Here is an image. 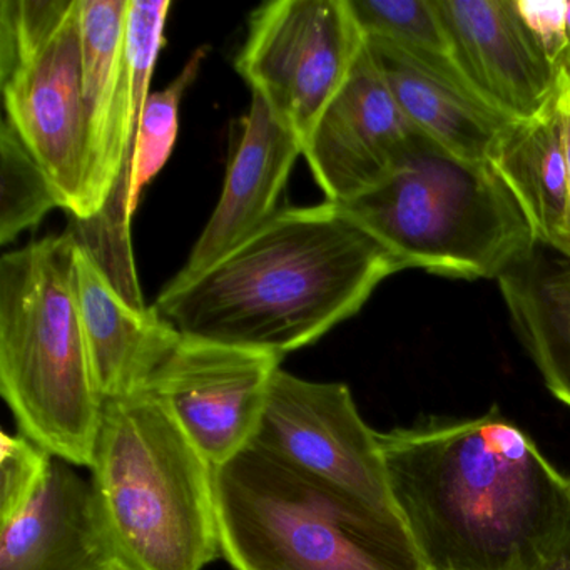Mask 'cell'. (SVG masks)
Masks as SVG:
<instances>
[{"instance_id": "obj_3", "label": "cell", "mask_w": 570, "mask_h": 570, "mask_svg": "<svg viewBox=\"0 0 570 570\" xmlns=\"http://www.w3.org/2000/svg\"><path fill=\"white\" fill-rule=\"evenodd\" d=\"M91 483L125 570H203L222 553L215 466L148 390L108 400Z\"/></svg>"}, {"instance_id": "obj_25", "label": "cell", "mask_w": 570, "mask_h": 570, "mask_svg": "<svg viewBox=\"0 0 570 570\" xmlns=\"http://www.w3.org/2000/svg\"><path fill=\"white\" fill-rule=\"evenodd\" d=\"M539 570H570V537Z\"/></svg>"}, {"instance_id": "obj_11", "label": "cell", "mask_w": 570, "mask_h": 570, "mask_svg": "<svg viewBox=\"0 0 570 570\" xmlns=\"http://www.w3.org/2000/svg\"><path fill=\"white\" fill-rule=\"evenodd\" d=\"M426 139L403 115L365 42L303 156L326 202L343 205L382 185Z\"/></svg>"}, {"instance_id": "obj_16", "label": "cell", "mask_w": 570, "mask_h": 570, "mask_svg": "<svg viewBox=\"0 0 570 570\" xmlns=\"http://www.w3.org/2000/svg\"><path fill=\"white\" fill-rule=\"evenodd\" d=\"M366 46L403 115L423 136L463 161H489L512 119L480 99L462 76L433 68L386 39L366 38Z\"/></svg>"}, {"instance_id": "obj_19", "label": "cell", "mask_w": 570, "mask_h": 570, "mask_svg": "<svg viewBox=\"0 0 570 570\" xmlns=\"http://www.w3.org/2000/svg\"><path fill=\"white\" fill-rule=\"evenodd\" d=\"M348 2L366 38L386 39L403 51L422 59L426 65L463 78L436 0H348Z\"/></svg>"}, {"instance_id": "obj_17", "label": "cell", "mask_w": 570, "mask_h": 570, "mask_svg": "<svg viewBox=\"0 0 570 570\" xmlns=\"http://www.w3.org/2000/svg\"><path fill=\"white\" fill-rule=\"evenodd\" d=\"M500 292L543 383L570 409V255L539 245L507 269Z\"/></svg>"}, {"instance_id": "obj_24", "label": "cell", "mask_w": 570, "mask_h": 570, "mask_svg": "<svg viewBox=\"0 0 570 570\" xmlns=\"http://www.w3.org/2000/svg\"><path fill=\"white\" fill-rule=\"evenodd\" d=\"M550 105H552L553 116L559 126L570 179V61L563 62L557 68L556 86H553Z\"/></svg>"}, {"instance_id": "obj_7", "label": "cell", "mask_w": 570, "mask_h": 570, "mask_svg": "<svg viewBox=\"0 0 570 570\" xmlns=\"http://www.w3.org/2000/svg\"><path fill=\"white\" fill-rule=\"evenodd\" d=\"M0 86L6 121L51 179L61 208L81 218L88 112L79 0L0 2Z\"/></svg>"}, {"instance_id": "obj_18", "label": "cell", "mask_w": 570, "mask_h": 570, "mask_svg": "<svg viewBox=\"0 0 570 570\" xmlns=\"http://www.w3.org/2000/svg\"><path fill=\"white\" fill-rule=\"evenodd\" d=\"M525 213L539 245L570 255V179L552 105L509 122L489 156Z\"/></svg>"}, {"instance_id": "obj_13", "label": "cell", "mask_w": 570, "mask_h": 570, "mask_svg": "<svg viewBox=\"0 0 570 570\" xmlns=\"http://www.w3.org/2000/svg\"><path fill=\"white\" fill-rule=\"evenodd\" d=\"M298 156L299 139L253 95L218 205L175 278L199 275L269 222Z\"/></svg>"}, {"instance_id": "obj_22", "label": "cell", "mask_w": 570, "mask_h": 570, "mask_svg": "<svg viewBox=\"0 0 570 570\" xmlns=\"http://www.w3.org/2000/svg\"><path fill=\"white\" fill-rule=\"evenodd\" d=\"M55 455L28 436H0V523L18 517L35 499Z\"/></svg>"}, {"instance_id": "obj_15", "label": "cell", "mask_w": 570, "mask_h": 570, "mask_svg": "<svg viewBox=\"0 0 570 570\" xmlns=\"http://www.w3.org/2000/svg\"><path fill=\"white\" fill-rule=\"evenodd\" d=\"M76 305L102 402L145 389L181 333L158 309L136 308L116 288L95 256L76 243Z\"/></svg>"}, {"instance_id": "obj_14", "label": "cell", "mask_w": 570, "mask_h": 570, "mask_svg": "<svg viewBox=\"0 0 570 570\" xmlns=\"http://www.w3.org/2000/svg\"><path fill=\"white\" fill-rule=\"evenodd\" d=\"M115 569L122 567L91 480L55 456L35 499L0 523V570Z\"/></svg>"}, {"instance_id": "obj_6", "label": "cell", "mask_w": 570, "mask_h": 570, "mask_svg": "<svg viewBox=\"0 0 570 570\" xmlns=\"http://www.w3.org/2000/svg\"><path fill=\"white\" fill-rule=\"evenodd\" d=\"M340 206L410 268L432 275L499 279L537 245L489 161H463L430 139L382 185Z\"/></svg>"}, {"instance_id": "obj_8", "label": "cell", "mask_w": 570, "mask_h": 570, "mask_svg": "<svg viewBox=\"0 0 570 570\" xmlns=\"http://www.w3.org/2000/svg\"><path fill=\"white\" fill-rule=\"evenodd\" d=\"M365 42L348 0H276L253 12L235 68L305 148Z\"/></svg>"}, {"instance_id": "obj_2", "label": "cell", "mask_w": 570, "mask_h": 570, "mask_svg": "<svg viewBox=\"0 0 570 570\" xmlns=\"http://www.w3.org/2000/svg\"><path fill=\"white\" fill-rule=\"evenodd\" d=\"M410 269L336 203L279 209L191 278H173L155 308L183 336L285 356L362 309Z\"/></svg>"}, {"instance_id": "obj_20", "label": "cell", "mask_w": 570, "mask_h": 570, "mask_svg": "<svg viewBox=\"0 0 570 570\" xmlns=\"http://www.w3.org/2000/svg\"><path fill=\"white\" fill-rule=\"evenodd\" d=\"M0 243L8 245L52 208H61V202L45 169L6 119L0 128Z\"/></svg>"}, {"instance_id": "obj_12", "label": "cell", "mask_w": 570, "mask_h": 570, "mask_svg": "<svg viewBox=\"0 0 570 570\" xmlns=\"http://www.w3.org/2000/svg\"><path fill=\"white\" fill-rule=\"evenodd\" d=\"M456 65L480 99L512 121L539 115L552 98L556 68L513 0H436Z\"/></svg>"}, {"instance_id": "obj_4", "label": "cell", "mask_w": 570, "mask_h": 570, "mask_svg": "<svg viewBox=\"0 0 570 570\" xmlns=\"http://www.w3.org/2000/svg\"><path fill=\"white\" fill-rule=\"evenodd\" d=\"M235 570H426L399 513L248 445L215 469Z\"/></svg>"}, {"instance_id": "obj_26", "label": "cell", "mask_w": 570, "mask_h": 570, "mask_svg": "<svg viewBox=\"0 0 570 570\" xmlns=\"http://www.w3.org/2000/svg\"><path fill=\"white\" fill-rule=\"evenodd\" d=\"M566 35L567 45H569V52H567V58L563 62L570 61V0H566Z\"/></svg>"}, {"instance_id": "obj_23", "label": "cell", "mask_w": 570, "mask_h": 570, "mask_svg": "<svg viewBox=\"0 0 570 570\" xmlns=\"http://www.w3.org/2000/svg\"><path fill=\"white\" fill-rule=\"evenodd\" d=\"M517 12L553 68L566 61V0H513Z\"/></svg>"}, {"instance_id": "obj_27", "label": "cell", "mask_w": 570, "mask_h": 570, "mask_svg": "<svg viewBox=\"0 0 570 570\" xmlns=\"http://www.w3.org/2000/svg\"><path fill=\"white\" fill-rule=\"evenodd\" d=\"M115 570H122V569H115Z\"/></svg>"}, {"instance_id": "obj_21", "label": "cell", "mask_w": 570, "mask_h": 570, "mask_svg": "<svg viewBox=\"0 0 570 570\" xmlns=\"http://www.w3.org/2000/svg\"><path fill=\"white\" fill-rule=\"evenodd\" d=\"M206 48L196 49L186 62L178 78L163 89L151 92L139 122L138 139L132 155L131 178H129V216H135L139 198L146 186L165 168L175 148L179 128V106L202 71L206 58Z\"/></svg>"}, {"instance_id": "obj_1", "label": "cell", "mask_w": 570, "mask_h": 570, "mask_svg": "<svg viewBox=\"0 0 570 570\" xmlns=\"http://www.w3.org/2000/svg\"><path fill=\"white\" fill-rule=\"evenodd\" d=\"M380 446L426 570H539L570 537V475L499 406L380 433Z\"/></svg>"}, {"instance_id": "obj_9", "label": "cell", "mask_w": 570, "mask_h": 570, "mask_svg": "<svg viewBox=\"0 0 570 570\" xmlns=\"http://www.w3.org/2000/svg\"><path fill=\"white\" fill-rule=\"evenodd\" d=\"M252 445L379 509L396 512L380 432L366 425L345 383L309 382L279 366Z\"/></svg>"}, {"instance_id": "obj_5", "label": "cell", "mask_w": 570, "mask_h": 570, "mask_svg": "<svg viewBox=\"0 0 570 570\" xmlns=\"http://www.w3.org/2000/svg\"><path fill=\"white\" fill-rule=\"evenodd\" d=\"M76 243L62 233L0 259V393L21 435L89 469L105 402L76 305Z\"/></svg>"}, {"instance_id": "obj_10", "label": "cell", "mask_w": 570, "mask_h": 570, "mask_svg": "<svg viewBox=\"0 0 570 570\" xmlns=\"http://www.w3.org/2000/svg\"><path fill=\"white\" fill-rule=\"evenodd\" d=\"M282 360L181 335L142 390L168 406L216 469L252 445Z\"/></svg>"}]
</instances>
